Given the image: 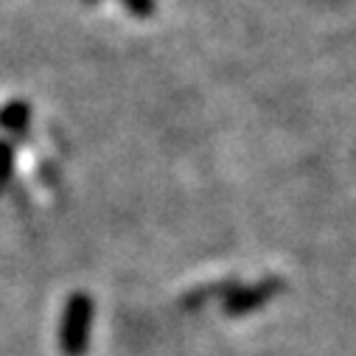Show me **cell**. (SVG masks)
I'll use <instances>...</instances> for the list:
<instances>
[{
    "instance_id": "1",
    "label": "cell",
    "mask_w": 356,
    "mask_h": 356,
    "mask_svg": "<svg viewBox=\"0 0 356 356\" xmlns=\"http://www.w3.org/2000/svg\"><path fill=\"white\" fill-rule=\"evenodd\" d=\"M127 3L132 6L135 15H152V9H154V0H127Z\"/></svg>"
}]
</instances>
